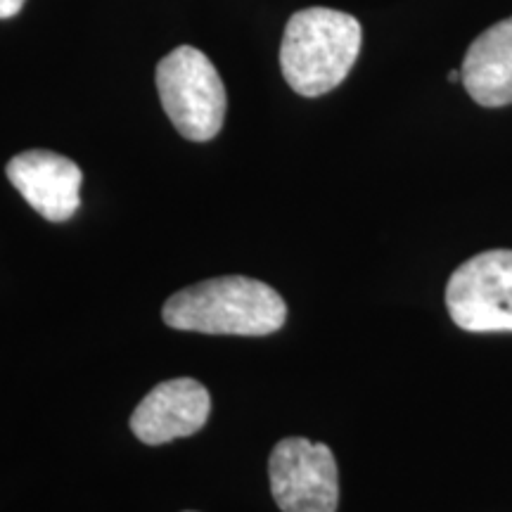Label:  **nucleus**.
<instances>
[{
    "mask_svg": "<svg viewBox=\"0 0 512 512\" xmlns=\"http://www.w3.org/2000/svg\"><path fill=\"white\" fill-rule=\"evenodd\" d=\"M448 316L467 332H512V249H489L453 271Z\"/></svg>",
    "mask_w": 512,
    "mask_h": 512,
    "instance_id": "20e7f679",
    "label": "nucleus"
},
{
    "mask_svg": "<svg viewBox=\"0 0 512 512\" xmlns=\"http://www.w3.org/2000/svg\"><path fill=\"white\" fill-rule=\"evenodd\" d=\"M8 178L31 209L53 223L69 221L81 207L79 164L57 152H19L8 162Z\"/></svg>",
    "mask_w": 512,
    "mask_h": 512,
    "instance_id": "0eeeda50",
    "label": "nucleus"
},
{
    "mask_svg": "<svg viewBox=\"0 0 512 512\" xmlns=\"http://www.w3.org/2000/svg\"><path fill=\"white\" fill-rule=\"evenodd\" d=\"M273 501L283 512H337L339 475L330 446L287 437L268 458Z\"/></svg>",
    "mask_w": 512,
    "mask_h": 512,
    "instance_id": "39448f33",
    "label": "nucleus"
},
{
    "mask_svg": "<svg viewBox=\"0 0 512 512\" xmlns=\"http://www.w3.org/2000/svg\"><path fill=\"white\" fill-rule=\"evenodd\" d=\"M363 43L361 22L332 8H306L287 22L280 69L287 86L304 98H320L347 79Z\"/></svg>",
    "mask_w": 512,
    "mask_h": 512,
    "instance_id": "f03ea898",
    "label": "nucleus"
},
{
    "mask_svg": "<svg viewBox=\"0 0 512 512\" xmlns=\"http://www.w3.org/2000/svg\"><path fill=\"white\" fill-rule=\"evenodd\" d=\"M162 318L174 330L264 337L283 328L287 304L261 280L221 275L176 292L164 304Z\"/></svg>",
    "mask_w": 512,
    "mask_h": 512,
    "instance_id": "f257e3e1",
    "label": "nucleus"
},
{
    "mask_svg": "<svg viewBox=\"0 0 512 512\" xmlns=\"http://www.w3.org/2000/svg\"><path fill=\"white\" fill-rule=\"evenodd\" d=\"M157 91L164 112L183 138L207 143L226 119V86L202 50L181 46L157 64Z\"/></svg>",
    "mask_w": 512,
    "mask_h": 512,
    "instance_id": "7ed1b4c3",
    "label": "nucleus"
},
{
    "mask_svg": "<svg viewBox=\"0 0 512 512\" xmlns=\"http://www.w3.org/2000/svg\"><path fill=\"white\" fill-rule=\"evenodd\" d=\"M211 396L202 382L192 377L159 382L131 415V430L147 446L192 437L207 425Z\"/></svg>",
    "mask_w": 512,
    "mask_h": 512,
    "instance_id": "423d86ee",
    "label": "nucleus"
},
{
    "mask_svg": "<svg viewBox=\"0 0 512 512\" xmlns=\"http://www.w3.org/2000/svg\"><path fill=\"white\" fill-rule=\"evenodd\" d=\"M458 79H463V74H460V72H448V81H458Z\"/></svg>",
    "mask_w": 512,
    "mask_h": 512,
    "instance_id": "9d476101",
    "label": "nucleus"
},
{
    "mask_svg": "<svg viewBox=\"0 0 512 512\" xmlns=\"http://www.w3.org/2000/svg\"><path fill=\"white\" fill-rule=\"evenodd\" d=\"M463 83L482 107H505L512 102V17L501 19L479 34L463 60Z\"/></svg>",
    "mask_w": 512,
    "mask_h": 512,
    "instance_id": "6e6552de",
    "label": "nucleus"
},
{
    "mask_svg": "<svg viewBox=\"0 0 512 512\" xmlns=\"http://www.w3.org/2000/svg\"><path fill=\"white\" fill-rule=\"evenodd\" d=\"M27 0H0V19H12L22 12Z\"/></svg>",
    "mask_w": 512,
    "mask_h": 512,
    "instance_id": "1a4fd4ad",
    "label": "nucleus"
}]
</instances>
